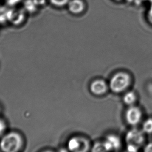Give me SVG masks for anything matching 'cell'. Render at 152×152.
Instances as JSON below:
<instances>
[{
  "instance_id": "cell-1",
  "label": "cell",
  "mask_w": 152,
  "mask_h": 152,
  "mask_svg": "<svg viewBox=\"0 0 152 152\" xmlns=\"http://www.w3.org/2000/svg\"><path fill=\"white\" fill-rule=\"evenodd\" d=\"M22 144L23 141L20 135L15 132H11L2 138L0 146L2 150L5 152H14L18 151Z\"/></svg>"
},
{
  "instance_id": "cell-2",
  "label": "cell",
  "mask_w": 152,
  "mask_h": 152,
  "mask_svg": "<svg viewBox=\"0 0 152 152\" xmlns=\"http://www.w3.org/2000/svg\"><path fill=\"white\" fill-rule=\"evenodd\" d=\"M131 78L125 72H119L115 74L110 81V87L115 93H121L129 86Z\"/></svg>"
},
{
  "instance_id": "cell-3",
  "label": "cell",
  "mask_w": 152,
  "mask_h": 152,
  "mask_svg": "<svg viewBox=\"0 0 152 152\" xmlns=\"http://www.w3.org/2000/svg\"><path fill=\"white\" fill-rule=\"evenodd\" d=\"M126 141L128 144L139 146L144 142V137L142 132L137 129H132L128 132Z\"/></svg>"
},
{
  "instance_id": "cell-4",
  "label": "cell",
  "mask_w": 152,
  "mask_h": 152,
  "mask_svg": "<svg viewBox=\"0 0 152 152\" xmlns=\"http://www.w3.org/2000/svg\"><path fill=\"white\" fill-rule=\"evenodd\" d=\"M88 146L85 139L76 137L72 138L68 143V148L72 151H86Z\"/></svg>"
},
{
  "instance_id": "cell-5",
  "label": "cell",
  "mask_w": 152,
  "mask_h": 152,
  "mask_svg": "<svg viewBox=\"0 0 152 152\" xmlns=\"http://www.w3.org/2000/svg\"><path fill=\"white\" fill-rule=\"evenodd\" d=\"M141 112L140 109L135 107H130L125 113V118L128 123L131 125H136L141 118Z\"/></svg>"
},
{
  "instance_id": "cell-6",
  "label": "cell",
  "mask_w": 152,
  "mask_h": 152,
  "mask_svg": "<svg viewBox=\"0 0 152 152\" xmlns=\"http://www.w3.org/2000/svg\"><path fill=\"white\" fill-rule=\"evenodd\" d=\"M85 8L86 5L82 0H71L68 2V10L72 14H80L84 12Z\"/></svg>"
},
{
  "instance_id": "cell-7",
  "label": "cell",
  "mask_w": 152,
  "mask_h": 152,
  "mask_svg": "<svg viewBox=\"0 0 152 152\" xmlns=\"http://www.w3.org/2000/svg\"><path fill=\"white\" fill-rule=\"evenodd\" d=\"M90 89L91 92L95 95H103L107 91V86L104 80H95L91 83Z\"/></svg>"
},
{
  "instance_id": "cell-8",
  "label": "cell",
  "mask_w": 152,
  "mask_h": 152,
  "mask_svg": "<svg viewBox=\"0 0 152 152\" xmlns=\"http://www.w3.org/2000/svg\"><path fill=\"white\" fill-rule=\"evenodd\" d=\"M105 151L117 150L120 148V141L119 138L114 135H110L107 137L106 140L103 143Z\"/></svg>"
},
{
  "instance_id": "cell-9",
  "label": "cell",
  "mask_w": 152,
  "mask_h": 152,
  "mask_svg": "<svg viewBox=\"0 0 152 152\" xmlns=\"http://www.w3.org/2000/svg\"><path fill=\"white\" fill-rule=\"evenodd\" d=\"M136 95L132 91L126 93L123 97V101L127 104H133L136 101Z\"/></svg>"
},
{
  "instance_id": "cell-10",
  "label": "cell",
  "mask_w": 152,
  "mask_h": 152,
  "mask_svg": "<svg viewBox=\"0 0 152 152\" xmlns=\"http://www.w3.org/2000/svg\"><path fill=\"white\" fill-rule=\"evenodd\" d=\"M143 129L147 134L152 133V119L149 118L144 122L143 125Z\"/></svg>"
},
{
  "instance_id": "cell-11",
  "label": "cell",
  "mask_w": 152,
  "mask_h": 152,
  "mask_svg": "<svg viewBox=\"0 0 152 152\" xmlns=\"http://www.w3.org/2000/svg\"><path fill=\"white\" fill-rule=\"evenodd\" d=\"M69 1V0H49V2L54 6L59 7H63L68 4Z\"/></svg>"
},
{
  "instance_id": "cell-12",
  "label": "cell",
  "mask_w": 152,
  "mask_h": 152,
  "mask_svg": "<svg viewBox=\"0 0 152 152\" xmlns=\"http://www.w3.org/2000/svg\"><path fill=\"white\" fill-rule=\"evenodd\" d=\"M93 151H105L103 143H97L95 145L93 148Z\"/></svg>"
},
{
  "instance_id": "cell-13",
  "label": "cell",
  "mask_w": 152,
  "mask_h": 152,
  "mask_svg": "<svg viewBox=\"0 0 152 152\" xmlns=\"http://www.w3.org/2000/svg\"><path fill=\"white\" fill-rule=\"evenodd\" d=\"M147 19L148 23L152 25V4H151L148 8V12L147 13Z\"/></svg>"
},
{
  "instance_id": "cell-14",
  "label": "cell",
  "mask_w": 152,
  "mask_h": 152,
  "mask_svg": "<svg viewBox=\"0 0 152 152\" xmlns=\"http://www.w3.org/2000/svg\"><path fill=\"white\" fill-rule=\"evenodd\" d=\"M128 151L130 152H137L138 151V146L134 144H129L128 145Z\"/></svg>"
},
{
  "instance_id": "cell-15",
  "label": "cell",
  "mask_w": 152,
  "mask_h": 152,
  "mask_svg": "<svg viewBox=\"0 0 152 152\" xmlns=\"http://www.w3.org/2000/svg\"><path fill=\"white\" fill-rule=\"evenodd\" d=\"M21 1V0H6L7 3L10 6H13L15 5H16L18 4L19 2Z\"/></svg>"
},
{
  "instance_id": "cell-16",
  "label": "cell",
  "mask_w": 152,
  "mask_h": 152,
  "mask_svg": "<svg viewBox=\"0 0 152 152\" xmlns=\"http://www.w3.org/2000/svg\"><path fill=\"white\" fill-rule=\"evenodd\" d=\"M5 128V124L1 119H0V136L3 133Z\"/></svg>"
},
{
  "instance_id": "cell-17",
  "label": "cell",
  "mask_w": 152,
  "mask_h": 152,
  "mask_svg": "<svg viewBox=\"0 0 152 152\" xmlns=\"http://www.w3.org/2000/svg\"><path fill=\"white\" fill-rule=\"evenodd\" d=\"M144 151L146 152H152V143L148 144L145 147Z\"/></svg>"
},
{
  "instance_id": "cell-18",
  "label": "cell",
  "mask_w": 152,
  "mask_h": 152,
  "mask_svg": "<svg viewBox=\"0 0 152 152\" xmlns=\"http://www.w3.org/2000/svg\"><path fill=\"white\" fill-rule=\"evenodd\" d=\"M114 1H117V2H120V1H126L128 2H130V1H131L132 0H114Z\"/></svg>"
}]
</instances>
